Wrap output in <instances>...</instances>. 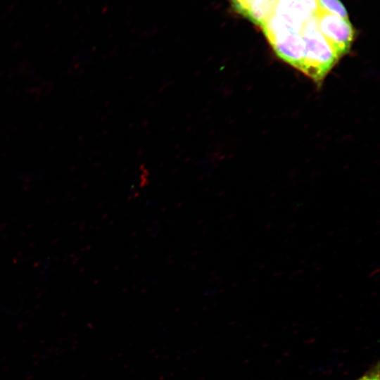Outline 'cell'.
I'll use <instances>...</instances> for the list:
<instances>
[{"label": "cell", "instance_id": "obj_1", "mask_svg": "<svg viewBox=\"0 0 380 380\" xmlns=\"http://www.w3.org/2000/svg\"><path fill=\"white\" fill-rule=\"evenodd\" d=\"M301 35L305 42V56L300 71L321 82L340 57L321 33L317 14L304 23Z\"/></svg>", "mask_w": 380, "mask_h": 380}, {"label": "cell", "instance_id": "obj_2", "mask_svg": "<svg viewBox=\"0 0 380 380\" xmlns=\"http://www.w3.org/2000/svg\"><path fill=\"white\" fill-rule=\"evenodd\" d=\"M319 29L341 58L350 50L355 30L348 19L328 13L320 8L317 13Z\"/></svg>", "mask_w": 380, "mask_h": 380}, {"label": "cell", "instance_id": "obj_3", "mask_svg": "<svg viewBox=\"0 0 380 380\" xmlns=\"http://www.w3.org/2000/svg\"><path fill=\"white\" fill-rule=\"evenodd\" d=\"M277 0H254L246 18L262 26L270 15Z\"/></svg>", "mask_w": 380, "mask_h": 380}, {"label": "cell", "instance_id": "obj_4", "mask_svg": "<svg viewBox=\"0 0 380 380\" xmlns=\"http://www.w3.org/2000/svg\"><path fill=\"white\" fill-rule=\"evenodd\" d=\"M321 10L344 19H348V12L340 0H317Z\"/></svg>", "mask_w": 380, "mask_h": 380}, {"label": "cell", "instance_id": "obj_5", "mask_svg": "<svg viewBox=\"0 0 380 380\" xmlns=\"http://www.w3.org/2000/svg\"><path fill=\"white\" fill-rule=\"evenodd\" d=\"M254 0H231L234 10L240 15L247 17Z\"/></svg>", "mask_w": 380, "mask_h": 380}, {"label": "cell", "instance_id": "obj_6", "mask_svg": "<svg viewBox=\"0 0 380 380\" xmlns=\"http://www.w3.org/2000/svg\"><path fill=\"white\" fill-rule=\"evenodd\" d=\"M298 1L312 13H316L319 9L317 0H298Z\"/></svg>", "mask_w": 380, "mask_h": 380}, {"label": "cell", "instance_id": "obj_7", "mask_svg": "<svg viewBox=\"0 0 380 380\" xmlns=\"http://www.w3.org/2000/svg\"><path fill=\"white\" fill-rule=\"evenodd\" d=\"M357 380H380L379 365L376 366V368L372 369Z\"/></svg>", "mask_w": 380, "mask_h": 380}]
</instances>
